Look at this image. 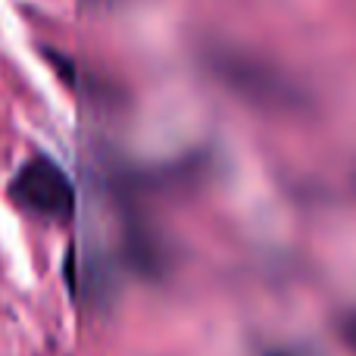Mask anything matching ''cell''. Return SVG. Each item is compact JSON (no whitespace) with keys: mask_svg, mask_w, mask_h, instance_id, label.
Here are the masks:
<instances>
[{"mask_svg":"<svg viewBox=\"0 0 356 356\" xmlns=\"http://www.w3.org/2000/svg\"><path fill=\"white\" fill-rule=\"evenodd\" d=\"M344 332H347V341H350V344L356 347V313H353L350 319L344 322Z\"/></svg>","mask_w":356,"mask_h":356,"instance_id":"obj_3","label":"cell"},{"mask_svg":"<svg viewBox=\"0 0 356 356\" xmlns=\"http://www.w3.org/2000/svg\"><path fill=\"white\" fill-rule=\"evenodd\" d=\"M266 356H300V353H294V350H269Z\"/></svg>","mask_w":356,"mask_h":356,"instance_id":"obj_4","label":"cell"},{"mask_svg":"<svg viewBox=\"0 0 356 356\" xmlns=\"http://www.w3.org/2000/svg\"><path fill=\"white\" fill-rule=\"evenodd\" d=\"M10 200L22 213L44 222H69L75 216V184L63 172L60 163L35 154L16 169L6 188Z\"/></svg>","mask_w":356,"mask_h":356,"instance_id":"obj_1","label":"cell"},{"mask_svg":"<svg viewBox=\"0 0 356 356\" xmlns=\"http://www.w3.org/2000/svg\"><path fill=\"white\" fill-rule=\"evenodd\" d=\"M216 72L222 75V81H225L232 91H238L241 97H247V100H257L259 106L291 110V106L300 100L297 91L282 79V75L266 69L263 63H250L238 54L222 56V60L216 63Z\"/></svg>","mask_w":356,"mask_h":356,"instance_id":"obj_2","label":"cell"}]
</instances>
